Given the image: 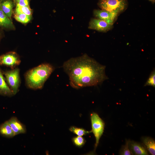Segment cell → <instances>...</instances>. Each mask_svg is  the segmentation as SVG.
Here are the masks:
<instances>
[{
    "label": "cell",
    "instance_id": "obj_26",
    "mask_svg": "<svg viewBox=\"0 0 155 155\" xmlns=\"http://www.w3.org/2000/svg\"></svg>",
    "mask_w": 155,
    "mask_h": 155
},
{
    "label": "cell",
    "instance_id": "obj_22",
    "mask_svg": "<svg viewBox=\"0 0 155 155\" xmlns=\"http://www.w3.org/2000/svg\"><path fill=\"white\" fill-rule=\"evenodd\" d=\"M14 3L20 6L24 7L29 6V0H13Z\"/></svg>",
    "mask_w": 155,
    "mask_h": 155
},
{
    "label": "cell",
    "instance_id": "obj_21",
    "mask_svg": "<svg viewBox=\"0 0 155 155\" xmlns=\"http://www.w3.org/2000/svg\"><path fill=\"white\" fill-rule=\"evenodd\" d=\"M129 140H126L125 144L121 148L120 151V154L122 155H133L130 151L129 144Z\"/></svg>",
    "mask_w": 155,
    "mask_h": 155
},
{
    "label": "cell",
    "instance_id": "obj_16",
    "mask_svg": "<svg viewBox=\"0 0 155 155\" xmlns=\"http://www.w3.org/2000/svg\"><path fill=\"white\" fill-rule=\"evenodd\" d=\"M32 11L29 6H21L16 4L14 10L15 14L24 13L28 16H31Z\"/></svg>",
    "mask_w": 155,
    "mask_h": 155
},
{
    "label": "cell",
    "instance_id": "obj_19",
    "mask_svg": "<svg viewBox=\"0 0 155 155\" xmlns=\"http://www.w3.org/2000/svg\"><path fill=\"white\" fill-rule=\"evenodd\" d=\"M72 141L74 144L79 147H82L86 142L85 140L82 136L75 137L73 138Z\"/></svg>",
    "mask_w": 155,
    "mask_h": 155
},
{
    "label": "cell",
    "instance_id": "obj_12",
    "mask_svg": "<svg viewBox=\"0 0 155 155\" xmlns=\"http://www.w3.org/2000/svg\"><path fill=\"white\" fill-rule=\"evenodd\" d=\"M3 71L0 69V95L11 96L14 94L7 84L3 76Z\"/></svg>",
    "mask_w": 155,
    "mask_h": 155
},
{
    "label": "cell",
    "instance_id": "obj_10",
    "mask_svg": "<svg viewBox=\"0 0 155 155\" xmlns=\"http://www.w3.org/2000/svg\"><path fill=\"white\" fill-rule=\"evenodd\" d=\"M129 149L133 155H148V150L143 144L129 141Z\"/></svg>",
    "mask_w": 155,
    "mask_h": 155
},
{
    "label": "cell",
    "instance_id": "obj_18",
    "mask_svg": "<svg viewBox=\"0 0 155 155\" xmlns=\"http://www.w3.org/2000/svg\"><path fill=\"white\" fill-rule=\"evenodd\" d=\"M70 131L77 136H82L91 132L90 131L86 130L83 128L77 127L75 126H71L69 129Z\"/></svg>",
    "mask_w": 155,
    "mask_h": 155
},
{
    "label": "cell",
    "instance_id": "obj_14",
    "mask_svg": "<svg viewBox=\"0 0 155 155\" xmlns=\"http://www.w3.org/2000/svg\"><path fill=\"white\" fill-rule=\"evenodd\" d=\"M0 134L3 136L8 138L13 137L16 135L7 121L0 125Z\"/></svg>",
    "mask_w": 155,
    "mask_h": 155
},
{
    "label": "cell",
    "instance_id": "obj_4",
    "mask_svg": "<svg viewBox=\"0 0 155 155\" xmlns=\"http://www.w3.org/2000/svg\"><path fill=\"white\" fill-rule=\"evenodd\" d=\"M92 129L91 132L94 134L96 139L95 150L98 144L100 139L104 132V123L96 113H93L90 115Z\"/></svg>",
    "mask_w": 155,
    "mask_h": 155
},
{
    "label": "cell",
    "instance_id": "obj_6",
    "mask_svg": "<svg viewBox=\"0 0 155 155\" xmlns=\"http://www.w3.org/2000/svg\"><path fill=\"white\" fill-rule=\"evenodd\" d=\"M20 63L19 56L15 52H9L0 56V65L5 66L13 69Z\"/></svg>",
    "mask_w": 155,
    "mask_h": 155
},
{
    "label": "cell",
    "instance_id": "obj_9",
    "mask_svg": "<svg viewBox=\"0 0 155 155\" xmlns=\"http://www.w3.org/2000/svg\"><path fill=\"white\" fill-rule=\"evenodd\" d=\"M16 135L26 133L25 126L20 122L16 117H11L7 121Z\"/></svg>",
    "mask_w": 155,
    "mask_h": 155
},
{
    "label": "cell",
    "instance_id": "obj_15",
    "mask_svg": "<svg viewBox=\"0 0 155 155\" xmlns=\"http://www.w3.org/2000/svg\"><path fill=\"white\" fill-rule=\"evenodd\" d=\"M143 144L152 155L155 154V142L152 138L148 137L142 138Z\"/></svg>",
    "mask_w": 155,
    "mask_h": 155
},
{
    "label": "cell",
    "instance_id": "obj_7",
    "mask_svg": "<svg viewBox=\"0 0 155 155\" xmlns=\"http://www.w3.org/2000/svg\"><path fill=\"white\" fill-rule=\"evenodd\" d=\"M94 16L97 18L103 20L107 23L113 25L118 13L111 12L103 9H96L94 11Z\"/></svg>",
    "mask_w": 155,
    "mask_h": 155
},
{
    "label": "cell",
    "instance_id": "obj_2",
    "mask_svg": "<svg viewBox=\"0 0 155 155\" xmlns=\"http://www.w3.org/2000/svg\"><path fill=\"white\" fill-rule=\"evenodd\" d=\"M54 70V67L47 63L42 64L30 70L25 75L27 86L32 89H42Z\"/></svg>",
    "mask_w": 155,
    "mask_h": 155
},
{
    "label": "cell",
    "instance_id": "obj_1",
    "mask_svg": "<svg viewBox=\"0 0 155 155\" xmlns=\"http://www.w3.org/2000/svg\"><path fill=\"white\" fill-rule=\"evenodd\" d=\"M63 67L69 77L70 85L76 89L101 84L108 79L106 66L86 54L69 59Z\"/></svg>",
    "mask_w": 155,
    "mask_h": 155
},
{
    "label": "cell",
    "instance_id": "obj_5",
    "mask_svg": "<svg viewBox=\"0 0 155 155\" xmlns=\"http://www.w3.org/2000/svg\"><path fill=\"white\" fill-rule=\"evenodd\" d=\"M98 5L102 9L119 13L125 9L126 3L125 0H103Z\"/></svg>",
    "mask_w": 155,
    "mask_h": 155
},
{
    "label": "cell",
    "instance_id": "obj_8",
    "mask_svg": "<svg viewBox=\"0 0 155 155\" xmlns=\"http://www.w3.org/2000/svg\"><path fill=\"white\" fill-rule=\"evenodd\" d=\"M113 25L98 18H92L90 20L88 28L98 31L106 32L112 28Z\"/></svg>",
    "mask_w": 155,
    "mask_h": 155
},
{
    "label": "cell",
    "instance_id": "obj_25",
    "mask_svg": "<svg viewBox=\"0 0 155 155\" xmlns=\"http://www.w3.org/2000/svg\"><path fill=\"white\" fill-rule=\"evenodd\" d=\"M101 1L103 0H100Z\"/></svg>",
    "mask_w": 155,
    "mask_h": 155
},
{
    "label": "cell",
    "instance_id": "obj_11",
    "mask_svg": "<svg viewBox=\"0 0 155 155\" xmlns=\"http://www.w3.org/2000/svg\"><path fill=\"white\" fill-rule=\"evenodd\" d=\"M15 3L13 0H0V7L4 13L11 19Z\"/></svg>",
    "mask_w": 155,
    "mask_h": 155
},
{
    "label": "cell",
    "instance_id": "obj_20",
    "mask_svg": "<svg viewBox=\"0 0 155 155\" xmlns=\"http://www.w3.org/2000/svg\"><path fill=\"white\" fill-rule=\"evenodd\" d=\"M154 69L150 73L149 78L144 84V86L155 87V71Z\"/></svg>",
    "mask_w": 155,
    "mask_h": 155
},
{
    "label": "cell",
    "instance_id": "obj_23",
    "mask_svg": "<svg viewBox=\"0 0 155 155\" xmlns=\"http://www.w3.org/2000/svg\"><path fill=\"white\" fill-rule=\"evenodd\" d=\"M148 0L151 1L153 3H154L155 1V0Z\"/></svg>",
    "mask_w": 155,
    "mask_h": 155
},
{
    "label": "cell",
    "instance_id": "obj_3",
    "mask_svg": "<svg viewBox=\"0 0 155 155\" xmlns=\"http://www.w3.org/2000/svg\"><path fill=\"white\" fill-rule=\"evenodd\" d=\"M3 72L7 84L13 94L15 95L18 91L21 83L19 69L14 68L11 70Z\"/></svg>",
    "mask_w": 155,
    "mask_h": 155
},
{
    "label": "cell",
    "instance_id": "obj_24",
    "mask_svg": "<svg viewBox=\"0 0 155 155\" xmlns=\"http://www.w3.org/2000/svg\"><path fill=\"white\" fill-rule=\"evenodd\" d=\"M0 38H1V35H0Z\"/></svg>",
    "mask_w": 155,
    "mask_h": 155
},
{
    "label": "cell",
    "instance_id": "obj_13",
    "mask_svg": "<svg viewBox=\"0 0 155 155\" xmlns=\"http://www.w3.org/2000/svg\"><path fill=\"white\" fill-rule=\"evenodd\" d=\"M0 27L5 28L14 29V26L11 19L3 12L0 7Z\"/></svg>",
    "mask_w": 155,
    "mask_h": 155
},
{
    "label": "cell",
    "instance_id": "obj_17",
    "mask_svg": "<svg viewBox=\"0 0 155 155\" xmlns=\"http://www.w3.org/2000/svg\"><path fill=\"white\" fill-rule=\"evenodd\" d=\"M31 16L24 13L15 14L14 18L18 21L23 24H26L31 20Z\"/></svg>",
    "mask_w": 155,
    "mask_h": 155
}]
</instances>
